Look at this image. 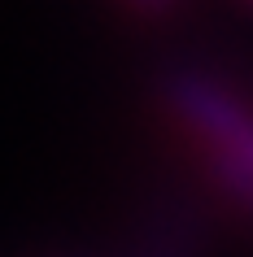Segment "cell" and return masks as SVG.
Masks as SVG:
<instances>
[{"label": "cell", "mask_w": 253, "mask_h": 257, "mask_svg": "<svg viewBox=\"0 0 253 257\" xmlns=\"http://www.w3.org/2000/svg\"><path fill=\"white\" fill-rule=\"evenodd\" d=\"M166 109L192 136L218 192L253 214V105L227 83L188 70L166 83Z\"/></svg>", "instance_id": "obj_1"}, {"label": "cell", "mask_w": 253, "mask_h": 257, "mask_svg": "<svg viewBox=\"0 0 253 257\" xmlns=\"http://www.w3.org/2000/svg\"><path fill=\"white\" fill-rule=\"evenodd\" d=\"M135 5H140V9H166L171 0H135Z\"/></svg>", "instance_id": "obj_2"}, {"label": "cell", "mask_w": 253, "mask_h": 257, "mask_svg": "<svg viewBox=\"0 0 253 257\" xmlns=\"http://www.w3.org/2000/svg\"><path fill=\"white\" fill-rule=\"evenodd\" d=\"M244 5H249V9H253V0H244Z\"/></svg>", "instance_id": "obj_3"}]
</instances>
